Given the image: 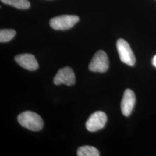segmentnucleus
Segmentation results:
<instances>
[{
	"label": "nucleus",
	"instance_id": "1",
	"mask_svg": "<svg viewBox=\"0 0 156 156\" xmlns=\"http://www.w3.org/2000/svg\"><path fill=\"white\" fill-rule=\"evenodd\" d=\"M17 121L24 128L30 131H38L44 125L42 119L35 112L24 111L17 116Z\"/></svg>",
	"mask_w": 156,
	"mask_h": 156
},
{
	"label": "nucleus",
	"instance_id": "2",
	"mask_svg": "<svg viewBox=\"0 0 156 156\" xmlns=\"http://www.w3.org/2000/svg\"><path fill=\"white\" fill-rule=\"evenodd\" d=\"M79 17L76 15H64L50 19V26L56 30H67L72 28L78 23Z\"/></svg>",
	"mask_w": 156,
	"mask_h": 156
},
{
	"label": "nucleus",
	"instance_id": "3",
	"mask_svg": "<svg viewBox=\"0 0 156 156\" xmlns=\"http://www.w3.org/2000/svg\"><path fill=\"white\" fill-rule=\"evenodd\" d=\"M109 66L108 57L103 50H98L91 59L89 66L90 71L95 73H105Z\"/></svg>",
	"mask_w": 156,
	"mask_h": 156
},
{
	"label": "nucleus",
	"instance_id": "4",
	"mask_svg": "<svg viewBox=\"0 0 156 156\" xmlns=\"http://www.w3.org/2000/svg\"><path fill=\"white\" fill-rule=\"evenodd\" d=\"M116 46L121 61L129 66H134L136 62L135 57L128 42L124 39H118Z\"/></svg>",
	"mask_w": 156,
	"mask_h": 156
},
{
	"label": "nucleus",
	"instance_id": "5",
	"mask_svg": "<svg viewBox=\"0 0 156 156\" xmlns=\"http://www.w3.org/2000/svg\"><path fill=\"white\" fill-rule=\"evenodd\" d=\"M107 121L106 114L102 111L95 112L86 123V127L90 132L97 131L104 128Z\"/></svg>",
	"mask_w": 156,
	"mask_h": 156
},
{
	"label": "nucleus",
	"instance_id": "6",
	"mask_svg": "<svg viewBox=\"0 0 156 156\" xmlns=\"http://www.w3.org/2000/svg\"><path fill=\"white\" fill-rule=\"evenodd\" d=\"M76 82L75 75L72 68L66 67L60 69L53 78V83L56 85L64 84L67 86H72Z\"/></svg>",
	"mask_w": 156,
	"mask_h": 156
},
{
	"label": "nucleus",
	"instance_id": "7",
	"mask_svg": "<svg viewBox=\"0 0 156 156\" xmlns=\"http://www.w3.org/2000/svg\"><path fill=\"white\" fill-rule=\"evenodd\" d=\"M15 60L19 66L28 71H35L39 67L35 56L30 53L17 55L15 57Z\"/></svg>",
	"mask_w": 156,
	"mask_h": 156
},
{
	"label": "nucleus",
	"instance_id": "8",
	"mask_svg": "<svg viewBox=\"0 0 156 156\" xmlns=\"http://www.w3.org/2000/svg\"><path fill=\"white\" fill-rule=\"evenodd\" d=\"M135 100L134 91L128 89L126 90L121 103V110L124 116L128 117L131 115L134 108Z\"/></svg>",
	"mask_w": 156,
	"mask_h": 156
},
{
	"label": "nucleus",
	"instance_id": "9",
	"mask_svg": "<svg viewBox=\"0 0 156 156\" xmlns=\"http://www.w3.org/2000/svg\"><path fill=\"white\" fill-rule=\"evenodd\" d=\"M77 155L78 156H100V154L97 148L86 145L78 148Z\"/></svg>",
	"mask_w": 156,
	"mask_h": 156
},
{
	"label": "nucleus",
	"instance_id": "10",
	"mask_svg": "<svg viewBox=\"0 0 156 156\" xmlns=\"http://www.w3.org/2000/svg\"><path fill=\"white\" fill-rule=\"evenodd\" d=\"M1 1L20 9H27L31 6L28 0H1Z\"/></svg>",
	"mask_w": 156,
	"mask_h": 156
},
{
	"label": "nucleus",
	"instance_id": "11",
	"mask_svg": "<svg viewBox=\"0 0 156 156\" xmlns=\"http://www.w3.org/2000/svg\"><path fill=\"white\" fill-rule=\"evenodd\" d=\"M16 34L13 29H1L0 30V42L1 43L8 42L14 38Z\"/></svg>",
	"mask_w": 156,
	"mask_h": 156
},
{
	"label": "nucleus",
	"instance_id": "12",
	"mask_svg": "<svg viewBox=\"0 0 156 156\" xmlns=\"http://www.w3.org/2000/svg\"><path fill=\"white\" fill-rule=\"evenodd\" d=\"M153 64L154 65V67H156V55L154 57V58L153 59Z\"/></svg>",
	"mask_w": 156,
	"mask_h": 156
}]
</instances>
